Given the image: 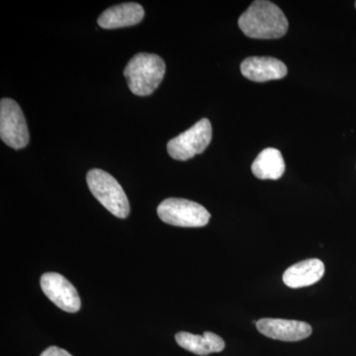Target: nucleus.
Listing matches in <instances>:
<instances>
[{
	"label": "nucleus",
	"instance_id": "14",
	"mask_svg": "<svg viewBox=\"0 0 356 356\" xmlns=\"http://www.w3.org/2000/svg\"><path fill=\"white\" fill-rule=\"evenodd\" d=\"M40 356H72L67 350H63V348H58V346H50L44 350Z\"/></svg>",
	"mask_w": 356,
	"mask_h": 356
},
{
	"label": "nucleus",
	"instance_id": "3",
	"mask_svg": "<svg viewBox=\"0 0 356 356\" xmlns=\"http://www.w3.org/2000/svg\"><path fill=\"white\" fill-rule=\"evenodd\" d=\"M89 191L114 216L125 219L130 214L127 195L119 182L102 170H89L86 175Z\"/></svg>",
	"mask_w": 356,
	"mask_h": 356
},
{
	"label": "nucleus",
	"instance_id": "8",
	"mask_svg": "<svg viewBox=\"0 0 356 356\" xmlns=\"http://www.w3.org/2000/svg\"><path fill=\"white\" fill-rule=\"evenodd\" d=\"M257 327L264 336L282 341H302L313 332L308 323L283 318H261L257 321Z\"/></svg>",
	"mask_w": 356,
	"mask_h": 356
},
{
	"label": "nucleus",
	"instance_id": "5",
	"mask_svg": "<svg viewBox=\"0 0 356 356\" xmlns=\"http://www.w3.org/2000/svg\"><path fill=\"white\" fill-rule=\"evenodd\" d=\"M212 140V126L203 118L185 132L168 143V153L177 161H188L202 154Z\"/></svg>",
	"mask_w": 356,
	"mask_h": 356
},
{
	"label": "nucleus",
	"instance_id": "9",
	"mask_svg": "<svg viewBox=\"0 0 356 356\" xmlns=\"http://www.w3.org/2000/svg\"><path fill=\"white\" fill-rule=\"evenodd\" d=\"M243 76L255 83H266L285 77L287 67L284 63L275 58L250 57L245 58L241 65Z\"/></svg>",
	"mask_w": 356,
	"mask_h": 356
},
{
	"label": "nucleus",
	"instance_id": "12",
	"mask_svg": "<svg viewBox=\"0 0 356 356\" xmlns=\"http://www.w3.org/2000/svg\"><path fill=\"white\" fill-rule=\"evenodd\" d=\"M178 346L194 355L206 356L213 353H221L225 348V341L214 332H205L203 336L180 332L175 336Z\"/></svg>",
	"mask_w": 356,
	"mask_h": 356
},
{
	"label": "nucleus",
	"instance_id": "4",
	"mask_svg": "<svg viewBox=\"0 0 356 356\" xmlns=\"http://www.w3.org/2000/svg\"><path fill=\"white\" fill-rule=\"evenodd\" d=\"M161 221L172 226L200 228L209 222L210 213L200 204L182 198H168L159 204Z\"/></svg>",
	"mask_w": 356,
	"mask_h": 356
},
{
	"label": "nucleus",
	"instance_id": "11",
	"mask_svg": "<svg viewBox=\"0 0 356 356\" xmlns=\"http://www.w3.org/2000/svg\"><path fill=\"white\" fill-rule=\"evenodd\" d=\"M324 273V262L318 259H306L290 266L283 274V282L293 289L311 286L322 280Z\"/></svg>",
	"mask_w": 356,
	"mask_h": 356
},
{
	"label": "nucleus",
	"instance_id": "2",
	"mask_svg": "<svg viewBox=\"0 0 356 356\" xmlns=\"http://www.w3.org/2000/svg\"><path fill=\"white\" fill-rule=\"evenodd\" d=\"M165 74L163 58L149 53L134 56L124 70L129 88L134 95L139 96L151 95L163 81Z\"/></svg>",
	"mask_w": 356,
	"mask_h": 356
},
{
	"label": "nucleus",
	"instance_id": "10",
	"mask_svg": "<svg viewBox=\"0 0 356 356\" xmlns=\"http://www.w3.org/2000/svg\"><path fill=\"white\" fill-rule=\"evenodd\" d=\"M145 16L143 6L135 2L110 7L98 18V25L103 29H117L140 23Z\"/></svg>",
	"mask_w": 356,
	"mask_h": 356
},
{
	"label": "nucleus",
	"instance_id": "1",
	"mask_svg": "<svg viewBox=\"0 0 356 356\" xmlns=\"http://www.w3.org/2000/svg\"><path fill=\"white\" fill-rule=\"evenodd\" d=\"M288 26L280 7L266 0H255L238 18V27L252 39H280L286 34Z\"/></svg>",
	"mask_w": 356,
	"mask_h": 356
},
{
	"label": "nucleus",
	"instance_id": "13",
	"mask_svg": "<svg viewBox=\"0 0 356 356\" xmlns=\"http://www.w3.org/2000/svg\"><path fill=\"white\" fill-rule=\"evenodd\" d=\"M252 172L259 179L277 180L285 172V163L280 149L267 147L264 149L252 165Z\"/></svg>",
	"mask_w": 356,
	"mask_h": 356
},
{
	"label": "nucleus",
	"instance_id": "7",
	"mask_svg": "<svg viewBox=\"0 0 356 356\" xmlns=\"http://www.w3.org/2000/svg\"><path fill=\"white\" fill-rule=\"evenodd\" d=\"M44 294L58 308L67 313H76L81 302L76 287L67 278L56 273H47L41 277Z\"/></svg>",
	"mask_w": 356,
	"mask_h": 356
},
{
	"label": "nucleus",
	"instance_id": "6",
	"mask_svg": "<svg viewBox=\"0 0 356 356\" xmlns=\"http://www.w3.org/2000/svg\"><path fill=\"white\" fill-rule=\"evenodd\" d=\"M0 138L14 149H23L29 143L24 114L18 103L10 98L0 102Z\"/></svg>",
	"mask_w": 356,
	"mask_h": 356
},
{
	"label": "nucleus",
	"instance_id": "15",
	"mask_svg": "<svg viewBox=\"0 0 356 356\" xmlns=\"http://www.w3.org/2000/svg\"><path fill=\"white\" fill-rule=\"evenodd\" d=\"M355 7H356V2H355Z\"/></svg>",
	"mask_w": 356,
	"mask_h": 356
}]
</instances>
